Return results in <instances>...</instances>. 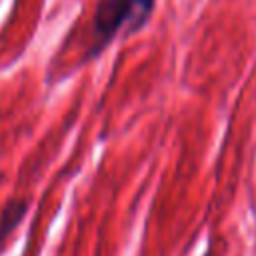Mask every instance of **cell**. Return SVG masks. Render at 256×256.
<instances>
[{
	"mask_svg": "<svg viewBox=\"0 0 256 256\" xmlns=\"http://www.w3.org/2000/svg\"><path fill=\"white\" fill-rule=\"evenodd\" d=\"M26 210H28V202H24V200H10L4 206V210L0 214V246H2L4 238L10 236L14 232V228L22 222Z\"/></svg>",
	"mask_w": 256,
	"mask_h": 256,
	"instance_id": "obj_2",
	"label": "cell"
},
{
	"mask_svg": "<svg viewBox=\"0 0 256 256\" xmlns=\"http://www.w3.org/2000/svg\"><path fill=\"white\" fill-rule=\"evenodd\" d=\"M154 0H98L92 20L94 48L108 44L122 28L134 30L150 16Z\"/></svg>",
	"mask_w": 256,
	"mask_h": 256,
	"instance_id": "obj_1",
	"label": "cell"
}]
</instances>
